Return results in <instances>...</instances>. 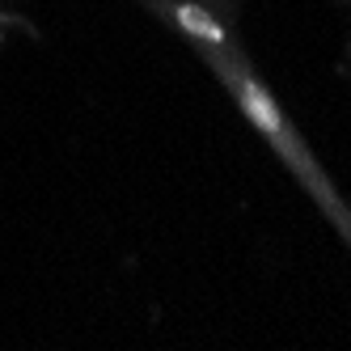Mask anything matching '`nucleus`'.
Here are the masks:
<instances>
[{
    "mask_svg": "<svg viewBox=\"0 0 351 351\" xmlns=\"http://www.w3.org/2000/svg\"><path fill=\"white\" fill-rule=\"evenodd\" d=\"M148 9L165 13L173 26L182 30V38L204 56V64L220 77V85L233 93V102L241 106V114L263 132V140L280 153V161L296 173V182L317 199V208L326 212V220H330L335 229L347 237V245H351V212H347V204L339 199V191L326 182L317 157L309 153V144L300 140V132L288 123V114L280 110V102H275V93L258 81L254 64L245 60V51L233 43V34L224 30V21L208 5H199V0H148Z\"/></svg>",
    "mask_w": 351,
    "mask_h": 351,
    "instance_id": "1",
    "label": "nucleus"
}]
</instances>
